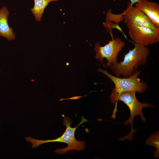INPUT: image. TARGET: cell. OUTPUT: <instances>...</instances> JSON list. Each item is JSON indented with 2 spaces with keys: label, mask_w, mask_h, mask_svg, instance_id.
I'll use <instances>...</instances> for the list:
<instances>
[{
  "label": "cell",
  "mask_w": 159,
  "mask_h": 159,
  "mask_svg": "<svg viewBox=\"0 0 159 159\" xmlns=\"http://www.w3.org/2000/svg\"><path fill=\"white\" fill-rule=\"evenodd\" d=\"M136 92L132 91H124L119 93L111 92L109 96L111 103L116 105L113 114H115L117 111V103L118 100L122 101L128 107L130 112V116L129 118L123 124L126 125L130 124L131 125V130L128 134L119 139L120 140L124 141L128 139L130 141H132L134 133L137 130L133 128L135 117L139 115L140 116L141 121L145 122L146 119L143 113V109L148 107H155V105H151L149 103L140 102L136 98Z\"/></svg>",
  "instance_id": "1"
},
{
  "label": "cell",
  "mask_w": 159,
  "mask_h": 159,
  "mask_svg": "<svg viewBox=\"0 0 159 159\" xmlns=\"http://www.w3.org/2000/svg\"><path fill=\"white\" fill-rule=\"evenodd\" d=\"M135 47L124 56L122 62H118L110 68L115 76L123 78L128 77L132 75L137 70L138 66L145 65L147 63L148 57L150 52L148 46L134 43Z\"/></svg>",
  "instance_id": "2"
},
{
  "label": "cell",
  "mask_w": 159,
  "mask_h": 159,
  "mask_svg": "<svg viewBox=\"0 0 159 159\" xmlns=\"http://www.w3.org/2000/svg\"><path fill=\"white\" fill-rule=\"evenodd\" d=\"M81 118L82 120L80 123L76 127L73 128L70 126L72 122V120L67 117H64L63 124L66 126V130L63 135L57 138L42 140L36 139L28 136L25 138V140L26 141L30 142L32 144V148H37L43 144L47 143L59 142L67 144V147L63 148H57L54 151V153L59 154H64L69 151L72 150H83L85 146V141H78L75 137V131L77 127L83 122L87 121L83 116Z\"/></svg>",
  "instance_id": "3"
},
{
  "label": "cell",
  "mask_w": 159,
  "mask_h": 159,
  "mask_svg": "<svg viewBox=\"0 0 159 159\" xmlns=\"http://www.w3.org/2000/svg\"><path fill=\"white\" fill-rule=\"evenodd\" d=\"M97 71L107 76L113 82L115 88L112 89L111 92L119 93L124 91H132L142 93L146 90L148 87L146 83L141 81L138 77L141 73L140 70H137L128 77L122 78L112 75L106 69L103 70L99 68Z\"/></svg>",
  "instance_id": "4"
},
{
  "label": "cell",
  "mask_w": 159,
  "mask_h": 159,
  "mask_svg": "<svg viewBox=\"0 0 159 159\" xmlns=\"http://www.w3.org/2000/svg\"><path fill=\"white\" fill-rule=\"evenodd\" d=\"M125 45V42L118 37L112 38V40L103 46H100V42H98L95 44L94 48L96 52L95 58L100 62H102L104 59L106 58L107 62L105 66L110 68L118 63V54Z\"/></svg>",
  "instance_id": "5"
},
{
  "label": "cell",
  "mask_w": 159,
  "mask_h": 159,
  "mask_svg": "<svg viewBox=\"0 0 159 159\" xmlns=\"http://www.w3.org/2000/svg\"><path fill=\"white\" fill-rule=\"evenodd\" d=\"M128 34L135 43L148 46L159 42V32L150 28L132 25L127 27Z\"/></svg>",
  "instance_id": "6"
},
{
  "label": "cell",
  "mask_w": 159,
  "mask_h": 159,
  "mask_svg": "<svg viewBox=\"0 0 159 159\" xmlns=\"http://www.w3.org/2000/svg\"><path fill=\"white\" fill-rule=\"evenodd\" d=\"M122 13L124 22L127 27L135 25L148 27L159 32V29L150 19L142 11L132 5L130 2H128L127 8Z\"/></svg>",
  "instance_id": "7"
},
{
  "label": "cell",
  "mask_w": 159,
  "mask_h": 159,
  "mask_svg": "<svg viewBox=\"0 0 159 159\" xmlns=\"http://www.w3.org/2000/svg\"><path fill=\"white\" fill-rule=\"evenodd\" d=\"M135 6L142 11L159 29V5L148 0H140Z\"/></svg>",
  "instance_id": "8"
},
{
  "label": "cell",
  "mask_w": 159,
  "mask_h": 159,
  "mask_svg": "<svg viewBox=\"0 0 159 159\" xmlns=\"http://www.w3.org/2000/svg\"><path fill=\"white\" fill-rule=\"evenodd\" d=\"M9 14V10L6 6H3L0 8V36L10 41L14 40L16 36L13 29L8 24Z\"/></svg>",
  "instance_id": "9"
},
{
  "label": "cell",
  "mask_w": 159,
  "mask_h": 159,
  "mask_svg": "<svg viewBox=\"0 0 159 159\" xmlns=\"http://www.w3.org/2000/svg\"><path fill=\"white\" fill-rule=\"evenodd\" d=\"M33 7L30 9L35 20L39 21L41 20L44 9L50 2H57L58 0H34Z\"/></svg>",
  "instance_id": "10"
},
{
  "label": "cell",
  "mask_w": 159,
  "mask_h": 159,
  "mask_svg": "<svg viewBox=\"0 0 159 159\" xmlns=\"http://www.w3.org/2000/svg\"><path fill=\"white\" fill-rule=\"evenodd\" d=\"M159 131H157L152 134L146 140L145 144L150 146L155 147L156 150L153 152L154 155L157 158H159Z\"/></svg>",
  "instance_id": "11"
},
{
  "label": "cell",
  "mask_w": 159,
  "mask_h": 159,
  "mask_svg": "<svg viewBox=\"0 0 159 159\" xmlns=\"http://www.w3.org/2000/svg\"><path fill=\"white\" fill-rule=\"evenodd\" d=\"M106 20L107 21H112L117 24L124 20V17L122 13L118 14H114L112 13L111 10L110 9L106 13Z\"/></svg>",
  "instance_id": "12"
},
{
  "label": "cell",
  "mask_w": 159,
  "mask_h": 159,
  "mask_svg": "<svg viewBox=\"0 0 159 159\" xmlns=\"http://www.w3.org/2000/svg\"><path fill=\"white\" fill-rule=\"evenodd\" d=\"M140 0H130V3L132 5H133L135 4L138 2Z\"/></svg>",
  "instance_id": "13"
}]
</instances>
